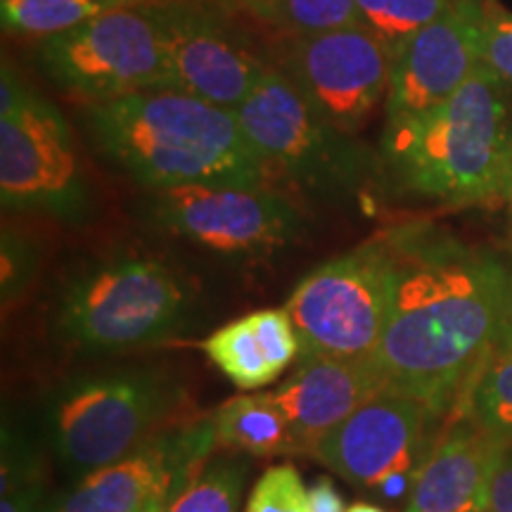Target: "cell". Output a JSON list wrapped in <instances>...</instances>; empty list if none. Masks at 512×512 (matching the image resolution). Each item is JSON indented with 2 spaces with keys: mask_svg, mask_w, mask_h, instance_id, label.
<instances>
[{
  "mask_svg": "<svg viewBox=\"0 0 512 512\" xmlns=\"http://www.w3.org/2000/svg\"><path fill=\"white\" fill-rule=\"evenodd\" d=\"M309 498H311V512H347L344 508L342 496L335 489L330 477H320L313 482L309 489Z\"/></svg>",
  "mask_w": 512,
  "mask_h": 512,
  "instance_id": "4dcf8cb0",
  "label": "cell"
},
{
  "mask_svg": "<svg viewBox=\"0 0 512 512\" xmlns=\"http://www.w3.org/2000/svg\"><path fill=\"white\" fill-rule=\"evenodd\" d=\"M389 240L394 283L375 361L389 387L439 415L463 401L510 325L512 275L434 228H394Z\"/></svg>",
  "mask_w": 512,
  "mask_h": 512,
  "instance_id": "6da1fadb",
  "label": "cell"
},
{
  "mask_svg": "<svg viewBox=\"0 0 512 512\" xmlns=\"http://www.w3.org/2000/svg\"><path fill=\"white\" fill-rule=\"evenodd\" d=\"M392 283L389 233L306 275L285 304L302 356L375 358L387 323Z\"/></svg>",
  "mask_w": 512,
  "mask_h": 512,
  "instance_id": "8992f818",
  "label": "cell"
},
{
  "mask_svg": "<svg viewBox=\"0 0 512 512\" xmlns=\"http://www.w3.org/2000/svg\"><path fill=\"white\" fill-rule=\"evenodd\" d=\"M484 0H453L403 43L384 100V133L451 98L482 62Z\"/></svg>",
  "mask_w": 512,
  "mask_h": 512,
  "instance_id": "5bb4252c",
  "label": "cell"
},
{
  "mask_svg": "<svg viewBox=\"0 0 512 512\" xmlns=\"http://www.w3.org/2000/svg\"><path fill=\"white\" fill-rule=\"evenodd\" d=\"M453 0H358L366 29L396 50L432 19H437Z\"/></svg>",
  "mask_w": 512,
  "mask_h": 512,
  "instance_id": "cb8c5ba5",
  "label": "cell"
},
{
  "mask_svg": "<svg viewBox=\"0 0 512 512\" xmlns=\"http://www.w3.org/2000/svg\"><path fill=\"white\" fill-rule=\"evenodd\" d=\"M188 297L164 264L124 256L93 266L64 287L60 330L88 351L143 347L181 325Z\"/></svg>",
  "mask_w": 512,
  "mask_h": 512,
  "instance_id": "52a82bcc",
  "label": "cell"
},
{
  "mask_svg": "<svg viewBox=\"0 0 512 512\" xmlns=\"http://www.w3.org/2000/svg\"><path fill=\"white\" fill-rule=\"evenodd\" d=\"M463 413L512 446V320L467 384Z\"/></svg>",
  "mask_w": 512,
  "mask_h": 512,
  "instance_id": "ffe728a7",
  "label": "cell"
},
{
  "mask_svg": "<svg viewBox=\"0 0 512 512\" xmlns=\"http://www.w3.org/2000/svg\"><path fill=\"white\" fill-rule=\"evenodd\" d=\"M482 512H486V510H482Z\"/></svg>",
  "mask_w": 512,
  "mask_h": 512,
  "instance_id": "e575fe53",
  "label": "cell"
},
{
  "mask_svg": "<svg viewBox=\"0 0 512 512\" xmlns=\"http://www.w3.org/2000/svg\"><path fill=\"white\" fill-rule=\"evenodd\" d=\"M245 512H311L309 489L292 465H273L256 479Z\"/></svg>",
  "mask_w": 512,
  "mask_h": 512,
  "instance_id": "d4e9b609",
  "label": "cell"
},
{
  "mask_svg": "<svg viewBox=\"0 0 512 512\" xmlns=\"http://www.w3.org/2000/svg\"><path fill=\"white\" fill-rule=\"evenodd\" d=\"M510 202H512V200H510Z\"/></svg>",
  "mask_w": 512,
  "mask_h": 512,
  "instance_id": "d590c367",
  "label": "cell"
},
{
  "mask_svg": "<svg viewBox=\"0 0 512 512\" xmlns=\"http://www.w3.org/2000/svg\"><path fill=\"white\" fill-rule=\"evenodd\" d=\"M396 50L366 27L316 36H292L280 53V72L313 110L339 131L354 136L387 100Z\"/></svg>",
  "mask_w": 512,
  "mask_h": 512,
  "instance_id": "8fae6325",
  "label": "cell"
},
{
  "mask_svg": "<svg viewBox=\"0 0 512 512\" xmlns=\"http://www.w3.org/2000/svg\"><path fill=\"white\" fill-rule=\"evenodd\" d=\"M147 8L164 43L169 88L235 112L271 69L204 0H159Z\"/></svg>",
  "mask_w": 512,
  "mask_h": 512,
  "instance_id": "7c38bea8",
  "label": "cell"
},
{
  "mask_svg": "<svg viewBox=\"0 0 512 512\" xmlns=\"http://www.w3.org/2000/svg\"><path fill=\"white\" fill-rule=\"evenodd\" d=\"M264 22L290 36L366 27L358 0H271Z\"/></svg>",
  "mask_w": 512,
  "mask_h": 512,
  "instance_id": "603a6c76",
  "label": "cell"
},
{
  "mask_svg": "<svg viewBox=\"0 0 512 512\" xmlns=\"http://www.w3.org/2000/svg\"><path fill=\"white\" fill-rule=\"evenodd\" d=\"M145 512H164V508H162V505H155V508H150V510H145Z\"/></svg>",
  "mask_w": 512,
  "mask_h": 512,
  "instance_id": "836d02e7",
  "label": "cell"
},
{
  "mask_svg": "<svg viewBox=\"0 0 512 512\" xmlns=\"http://www.w3.org/2000/svg\"><path fill=\"white\" fill-rule=\"evenodd\" d=\"M202 351L235 387L259 389L299 361L302 344L283 306L230 320L204 339Z\"/></svg>",
  "mask_w": 512,
  "mask_h": 512,
  "instance_id": "ac0fdd59",
  "label": "cell"
},
{
  "mask_svg": "<svg viewBox=\"0 0 512 512\" xmlns=\"http://www.w3.org/2000/svg\"><path fill=\"white\" fill-rule=\"evenodd\" d=\"M0 200L62 221H81L91 209L67 119L8 64L0 79Z\"/></svg>",
  "mask_w": 512,
  "mask_h": 512,
  "instance_id": "5b68a950",
  "label": "cell"
},
{
  "mask_svg": "<svg viewBox=\"0 0 512 512\" xmlns=\"http://www.w3.org/2000/svg\"><path fill=\"white\" fill-rule=\"evenodd\" d=\"M347 512H387V510L377 508L373 503H354L351 508H347Z\"/></svg>",
  "mask_w": 512,
  "mask_h": 512,
  "instance_id": "d6a6232c",
  "label": "cell"
},
{
  "mask_svg": "<svg viewBox=\"0 0 512 512\" xmlns=\"http://www.w3.org/2000/svg\"><path fill=\"white\" fill-rule=\"evenodd\" d=\"M403 188L446 204L512 200V91L482 62L451 98L382 136Z\"/></svg>",
  "mask_w": 512,
  "mask_h": 512,
  "instance_id": "3957f363",
  "label": "cell"
},
{
  "mask_svg": "<svg viewBox=\"0 0 512 512\" xmlns=\"http://www.w3.org/2000/svg\"><path fill=\"white\" fill-rule=\"evenodd\" d=\"M247 470L242 458H209L164 512H238Z\"/></svg>",
  "mask_w": 512,
  "mask_h": 512,
  "instance_id": "7402d4cb",
  "label": "cell"
},
{
  "mask_svg": "<svg viewBox=\"0 0 512 512\" xmlns=\"http://www.w3.org/2000/svg\"><path fill=\"white\" fill-rule=\"evenodd\" d=\"M0 261H3V304H12L24 294V290L34 280L38 268L36 247L31 245L29 238L19 235L17 230H3V247H0Z\"/></svg>",
  "mask_w": 512,
  "mask_h": 512,
  "instance_id": "83f0119b",
  "label": "cell"
},
{
  "mask_svg": "<svg viewBox=\"0 0 512 512\" xmlns=\"http://www.w3.org/2000/svg\"><path fill=\"white\" fill-rule=\"evenodd\" d=\"M235 114L266 164L280 166L309 190L325 195L354 192L373 169L366 147L320 117L304 93L275 67Z\"/></svg>",
  "mask_w": 512,
  "mask_h": 512,
  "instance_id": "ba28073f",
  "label": "cell"
},
{
  "mask_svg": "<svg viewBox=\"0 0 512 512\" xmlns=\"http://www.w3.org/2000/svg\"><path fill=\"white\" fill-rule=\"evenodd\" d=\"M159 0H0L3 27L17 34L53 36L107 12L143 8Z\"/></svg>",
  "mask_w": 512,
  "mask_h": 512,
  "instance_id": "44dd1931",
  "label": "cell"
},
{
  "mask_svg": "<svg viewBox=\"0 0 512 512\" xmlns=\"http://www.w3.org/2000/svg\"><path fill=\"white\" fill-rule=\"evenodd\" d=\"M512 446L460 415L413 479L406 512H482L491 479Z\"/></svg>",
  "mask_w": 512,
  "mask_h": 512,
  "instance_id": "e0dca14e",
  "label": "cell"
},
{
  "mask_svg": "<svg viewBox=\"0 0 512 512\" xmlns=\"http://www.w3.org/2000/svg\"><path fill=\"white\" fill-rule=\"evenodd\" d=\"M147 211L166 233L221 254L273 252L302 233L294 204L264 185L152 190Z\"/></svg>",
  "mask_w": 512,
  "mask_h": 512,
  "instance_id": "30bf717a",
  "label": "cell"
},
{
  "mask_svg": "<svg viewBox=\"0 0 512 512\" xmlns=\"http://www.w3.org/2000/svg\"><path fill=\"white\" fill-rule=\"evenodd\" d=\"M482 64L512 91V12L498 0L482 5Z\"/></svg>",
  "mask_w": 512,
  "mask_h": 512,
  "instance_id": "484cf974",
  "label": "cell"
},
{
  "mask_svg": "<svg viewBox=\"0 0 512 512\" xmlns=\"http://www.w3.org/2000/svg\"><path fill=\"white\" fill-rule=\"evenodd\" d=\"M211 418L166 425L136 451L74 482L57 512H145L174 498L211 458Z\"/></svg>",
  "mask_w": 512,
  "mask_h": 512,
  "instance_id": "4fadbf2b",
  "label": "cell"
},
{
  "mask_svg": "<svg viewBox=\"0 0 512 512\" xmlns=\"http://www.w3.org/2000/svg\"><path fill=\"white\" fill-rule=\"evenodd\" d=\"M0 494H10L19 486L38 482L43 477V463L36 446L19 427L3 420V451H0Z\"/></svg>",
  "mask_w": 512,
  "mask_h": 512,
  "instance_id": "4316f807",
  "label": "cell"
},
{
  "mask_svg": "<svg viewBox=\"0 0 512 512\" xmlns=\"http://www.w3.org/2000/svg\"><path fill=\"white\" fill-rule=\"evenodd\" d=\"M387 387L375 358L302 356L294 373L273 392L302 453L313 448L339 422Z\"/></svg>",
  "mask_w": 512,
  "mask_h": 512,
  "instance_id": "2e32d148",
  "label": "cell"
},
{
  "mask_svg": "<svg viewBox=\"0 0 512 512\" xmlns=\"http://www.w3.org/2000/svg\"><path fill=\"white\" fill-rule=\"evenodd\" d=\"M181 392L159 370H117L64 382L48 406V441L74 482L117 463L169 425Z\"/></svg>",
  "mask_w": 512,
  "mask_h": 512,
  "instance_id": "277c9868",
  "label": "cell"
},
{
  "mask_svg": "<svg viewBox=\"0 0 512 512\" xmlns=\"http://www.w3.org/2000/svg\"><path fill=\"white\" fill-rule=\"evenodd\" d=\"M216 444L247 456H290L302 453L290 420L273 394L235 396L211 415Z\"/></svg>",
  "mask_w": 512,
  "mask_h": 512,
  "instance_id": "d6986e66",
  "label": "cell"
},
{
  "mask_svg": "<svg viewBox=\"0 0 512 512\" xmlns=\"http://www.w3.org/2000/svg\"><path fill=\"white\" fill-rule=\"evenodd\" d=\"M427 406L384 387L313 448L311 456L363 489H377L408 475L418 463Z\"/></svg>",
  "mask_w": 512,
  "mask_h": 512,
  "instance_id": "9a60e30c",
  "label": "cell"
},
{
  "mask_svg": "<svg viewBox=\"0 0 512 512\" xmlns=\"http://www.w3.org/2000/svg\"><path fill=\"white\" fill-rule=\"evenodd\" d=\"M204 3L214 5V8L226 10V12H247V15H252L264 22L271 0H204Z\"/></svg>",
  "mask_w": 512,
  "mask_h": 512,
  "instance_id": "1f68e13d",
  "label": "cell"
},
{
  "mask_svg": "<svg viewBox=\"0 0 512 512\" xmlns=\"http://www.w3.org/2000/svg\"><path fill=\"white\" fill-rule=\"evenodd\" d=\"M486 512H512V448L498 463L491 479Z\"/></svg>",
  "mask_w": 512,
  "mask_h": 512,
  "instance_id": "f546056e",
  "label": "cell"
},
{
  "mask_svg": "<svg viewBox=\"0 0 512 512\" xmlns=\"http://www.w3.org/2000/svg\"><path fill=\"white\" fill-rule=\"evenodd\" d=\"M60 498L48 489L46 479H38L0 496V512H57Z\"/></svg>",
  "mask_w": 512,
  "mask_h": 512,
  "instance_id": "f1b7e54d",
  "label": "cell"
},
{
  "mask_svg": "<svg viewBox=\"0 0 512 512\" xmlns=\"http://www.w3.org/2000/svg\"><path fill=\"white\" fill-rule=\"evenodd\" d=\"M83 121L100 155L147 190L264 185L268 164L238 114L176 88L91 102Z\"/></svg>",
  "mask_w": 512,
  "mask_h": 512,
  "instance_id": "7a4b0ae2",
  "label": "cell"
},
{
  "mask_svg": "<svg viewBox=\"0 0 512 512\" xmlns=\"http://www.w3.org/2000/svg\"><path fill=\"white\" fill-rule=\"evenodd\" d=\"M38 64L64 91L91 102L169 88V62L147 5L107 12L46 36Z\"/></svg>",
  "mask_w": 512,
  "mask_h": 512,
  "instance_id": "9c48e42d",
  "label": "cell"
}]
</instances>
